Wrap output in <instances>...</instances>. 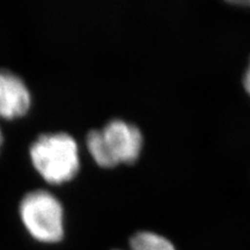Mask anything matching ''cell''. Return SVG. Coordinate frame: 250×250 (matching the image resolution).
Masks as SVG:
<instances>
[{
	"label": "cell",
	"mask_w": 250,
	"mask_h": 250,
	"mask_svg": "<svg viewBox=\"0 0 250 250\" xmlns=\"http://www.w3.org/2000/svg\"><path fill=\"white\" fill-rule=\"evenodd\" d=\"M143 144L139 127L123 120L108 122L102 129L90 130L86 137L90 156L102 168L134 164L142 153Z\"/></svg>",
	"instance_id": "cell-1"
},
{
	"label": "cell",
	"mask_w": 250,
	"mask_h": 250,
	"mask_svg": "<svg viewBox=\"0 0 250 250\" xmlns=\"http://www.w3.org/2000/svg\"><path fill=\"white\" fill-rule=\"evenodd\" d=\"M31 164L50 184L73 180L80 169L79 147L76 139L64 132L40 136L29 148Z\"/></svg>",
	"instance_id": "cell-2"
},
{
	"label": "cell",
	"mask_w": 250,
	"mask_h": 250,
	"mask_svg": "<svg viewBox=\"0 0 250 250\" xmlns=\"http://www.w3.org/2000/svg\"><path fill=\"white\" fill-rule=\"evenodd\" d=\"M19 213L24 228L39 242L57 243L64 237V208L55 195L45 190L28 192Z\"/></svg>",
	"instance_id": "cell-3"
},
{
	"label": "cell",
	"mask_w": 250,
	"mask_h": 250,
	"mask_svg": "<svg viewBox=\"0 0 250 250\" xmlns=\"http://www.w3.org/2000/svg\"><path fill=\"white\" fill-rule=\"evenodd\" d=\"M31 105V95L24 81L7 70H0V117L17 120L24 116Z\"/></svg>",
	"instance_id": "cell-4"
},
{
	"label": "cell",
	"mask_w": 250,
	"mask_h": 250,
	"mask_svg": "<svg viewBox=\"0 0 250 250\" xmlns=\"http://www.w3.org/2000/svg\"><path fill=\"white\" fill-rule=\"evenodd\" d=\"M131 250H176L169 240L152 232H138L130 239Z\"/></svg>",
	"instance_id": "cell-5"
},
{
	"label": "cell",
	"mask_w": 250,
	"mask_h": 250,
	"mask_svg": "<svg viewBox=\"0 0 250 250\" xmlns=\"http://www.w3.org/2000/svg\"><path fill=\"white\" fill-rule=\"evenodd\" d=\"M243 87H245L246 92L250 95V59H249L248 67H247L245 76H243Z\"/></svg>",
	"instance_id": "cell-6"
},
{
	"label": "cell",
	"mask_w": 250,
	"mask_h": 250,
	"mask_svg": "<svg viewBox=\"0 0 250 250\" xmlns=\"http://www.w3.org/2000/svg\"><path fill=\"white\" fill-rule=\"evenodd\" d=\"M233 5H240V6H249L250 7V1H233L230 2Z\"/></svg>",
	"instance_id": "cell-7"
},
{
	"label": "cell",
	"mask_w": 250,
	"mask_h": 250,
	"mask_svg": "<svg viewBox=\"0 0 250 250\" xmlns=\"http://www.w3.org/2000/svg\"><path fill=\"white\" fill-rule=\"evenodd\" d=\"M2 143H4V136H2V131H1V129H0V151H1Z\"/></svg>",
	"instance_id": "cell-8"
}]
</instances>
